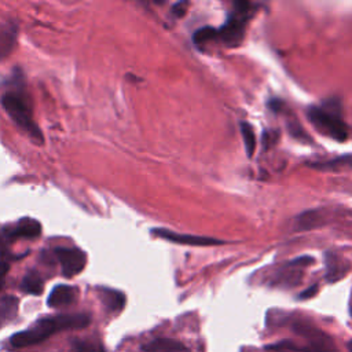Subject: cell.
Returning <instances> with one entry per match:
<instances>
[{
  "mask_svg": "<svg viewBox=\"0 0 352 352\" xmlns=\"http://www.w3.org/2000/svg\"><path fill=\"white\" fill-rule=\"evenodd\" d=\"M18 307L19 300L15 296H4L0 298V329L16 316Z\"/></svg>",
  "mask_w": 352,
  "mask_h": 352,
  "instance_id": "cell-14",
  "label": "cell"
},
{
  "mask_svg": "<svg viewBox=\"0 0 352 352\" xmlns=\"http://www.w3.org/2000/svg\"><path fill=\"white\" fill-rule=\"evenodd\" d=\"M216 37H219V30L214 29V28H212V26H205V28L198 29V30L194 33L192 40H194L195 45L201 47L202 44H206L208 41L214 40Z\"/></svg>",
  "mask_w": 352,
  "mask_h": 352,
  "instance_id": "cell-20",
  "label": "cell"
},
{
  "mask_svg": "<svg viewBox=\"0 0 352 352\" xmlns=\"http://www.w3.org/2000/svg\"><path fill=\"white\" fill-rule=\"evenodd\" d=\"M89 315L87 314H60L55 316L41 318L32 327L18 331L11 337V344L16 348H23L29 345H36L47 340L52 333L67 330V329H81L89 324Z\"/></svg>",
  "mask_w": 352,
  "mask_h": 352,
  "instance_id": "cell-1",
  "label": "cell"
},
{
  "mask_svg": "<svg viewBox=\"0 0 352 352\" xmlns=\"http://www.w3.org/2000/svg\"><path fill=\"white\" fill-rule=\"evenodd\" d=\"M348 271L346 263L336 254H326V279L327 282L340 280Z\"/></svg>",
  "mask_w": 352,
  "mask_h": 352,
  "instance_id": "cell-13",
  "label": "cell"
},
{
  "mask_svg": "<svg viewBox=\"0 0 352 352\" xmlns=\"http://www.w3.org/2000/svg\"><path fill=\"white\" fill-rule=\"evenodd\" d=\"M312 168L319 169V170H340V169H345L348 166H352V154H346V155H340L327 161H319V162H312L311 164Z\"/></svg>",
  "mask_w": 352,
  "mask_h": 352,
  "instance_id": "cell-16",
  "label": "cell"
},
{
  "mask_svg": "<svg viewBox=\"0 0 352 352\" xmlns=\"http://www.w3.org/2000/svg\"><path fill=\"white\" fill-rule=\"evenodd\" d=\"M346 346H348V351H349V352H352V340H349V341H348Z\"/></svg>",
  "mask_w": 352,
  "mask_h": 352,
  "instance_id": "cell-25",
  "label": "cell"
},
{
  "mask_svg": "<svg viewBox=\"0 0 352 352\" xmlns=\"http://www.w3.org/2000/svg\"><path fill=\"white\" fill-rule=\"evenodd\" d=\"M18 37V25L14 21H8L0 26V60L8 58L12 52Z\"/></svg>",
  "mask_w": 352,
  "mask_h": 352,
  "instance_id": "cell-11",
  "label": "cell"
},
{
  "mask_svg": "<svg viewBox=\"0 0 352 352\" xmlns=\"http://www.w3.org/2000/svg\"><path fill=\"white\" fill-rule=\"evenodd\" d=\"M241 135L243 139V144H245V151L248 157H252L256 148V135H254V129L249 122H241Z\"/></svg>",
  "mask_w": 352,
  "mask_h": 352,
  "instance_id": "cell-19",
  "label": "cell"
},
{
  "mask_svg": "<svg viewBox=\"0 0 352 352\" xmlns=\"http://www.w3.org/2000/svg\"><path fill=\"white\" fill-rule=\"evenodd\" d=\"M10 270V264L7 261H0V289L3 287L4 285V280H6V275Z\"/></svg>",
  "mask_w": 352,
  "mask_h": 352,
  "instance_id": "cell-23",
  "label": "cell"
},
{
  "mask_svg": "<svg viewBox=\"0 0 352 352\" xmlns=\"http://www.w3.org/2000/svg\"><path fill=\"white\" fill-rule=\"evenodd\" d=\"M77 294H78V289H76L74 286L58 285L51 290L47 304L51 308H60L72 304L77 298Z\"/></svg>",
  "mask_w": 352,
  "mask_h": 352,
  "instance_id": "cell-10",
  "label": "cell"
},
{
  "mask_svg": "<svg viewBox=\"0 0 352 352\" xmlns=\"http://www.w3.org/2000/svg\"><path fill=\"white\" fill-rule=\"evenodd\" d=\"M312 263L311 257H298L296 260L289 261L275 274V283L280 286L293 287L300 283L302 278V268Z\"/></svg>",
  "mask_w": 352,
  "mask_h": 352,
  "instance_id": "cell-9",
  "label": "cell"
},
{
  "mask_svg": "<svg viewBox=\"0 0 352 352\" xmlns=\"http://www.w3.org/2000/svg\"><path fill=\"white\" fill-rule=\"evenodd\" d=\"M292 329L305 340V344H298L297 346L296 342H292L290 352H337L333 338L312 323L296 320L293 322Z\"/></svg>",
  "mask_w": 352,
  "mask_h": 352,
  "instance_id": "cell-4",
  "label": "cell"
},
{
  "mask_svg": "<svg viewBox=\"0 0 352 352\" xmlns=\"http://www.w3.org/2000/svg\"><path fill=\"white\" fill-rule=\"evenodd\" d=\"M307 117L314 128L337 142H344L348 138V128L341 116L338 100H327L320 106H312L307 111Z\"/></svg>",
  "mask_w": 352,
  "mask_h": 352,
  "instance_id": "cell-2",
  "label": "cell"
},
{
  "mask_svg": "<svg viewBox=\"0 0 352 352\" xmlns=\"http://www.w3.org/2000/svg\"><path fill=\"white\" fill-rule=\"evenodd\" d=\"M21 289L28 294L40 296L43 293V289H44V282L36 271H29L22 279Z\"/></svg>",
  "mask_w": 352,
  "mask_h": 352,
  "instance_id": "cell-17",
  "label": "cell"
},
{
  "mask_svg": "<svg viewBox=\"0 0 352 352\" xmlns=\"http://www.w3.org/2000/svg\"><path fill=\"white\" fill-rule=\"evenodd\" d=\"M144 352H190V349L179 340L157 338L143 345Z\"/></svg>",
  "mask_w": 352,
  "mask_h": 352,
  "instance_id": "cell-12",
  "label": "cell"
},
{
  "mask_svg": "<svg viewBox=\"0 0 352 352\" xmlns=\"http://www.w3.org/2000/svg\"><path fill=\"white\" fill-rule=\"evenodd\" d=\"M0 103L4 107L6 113L11 117V120L22 131H25L32 138V140H34L37 144L44 143V135L38 128V125L34 122L32 116V109L26 98L21 92H15V91L6 92L1 96Z\"/></svg>",
  "mask_w": 352,
  "mask_h": 352,
  "instance_id": "cell-3",
  "label": "cell"
},
{
  "mask_svg": "<svg viewBox=\"0 0 352 352\" xmlns=\"http://www.w3.org/2000/svg\"><path fill=\"white\" fill-rule=\"evenodd\" d=\"M99 296L103 304L106 305V308L110 311H121L125 305V296L118 290L100 287Z\"/></svg>",
  "mask_w": 352,
  "mask_h": 352,
  "instance_id": "cell-15",
  "label": "cell"
},
{
  "mask_svg": "<svg viewBox=\"0 0 352 352\" xmlns=\"http://www.w3.org/2000/svg\"><path fill=\"white\" fill-rule=\"evenodd\" d=\"M41 234V224L34 219H21L15 224H10L0 231V241L8 242L18 238H36Z\"/></svg>",
  "mask_w": 352,
  "mask_h": 352,
  "instance_id": "cell-7",
  "label": "cell"
},
{
  "mask_svg": "<svg viewBox=\"0 0 352 352\" xmlns=\"http://www.w3.org/2000/svg\"><path fill=\"white\" fill-rule=\"evenodd\" d=\"M349 308H351V314H352V294H351V304H349Z\"/></svg>",
  "mask_w": 352,
  "mask_h": 352,
  "instance_id": "cell-26",
  "label": "cell"
},
{
  "mask_svg": "<svg viewBox=\"0 0 352 352\" xmlns=\"http://www.w3.org/2000/svg\"><path fill=\"white\" fill-rule=\"evenodd\" d=\"M55 257L58 258L62 270V275L66 278H72L78 275L87 264V254L78 248H55Z\"/></svg>",
  "mask_w": 352,
  "mask_h": 352,
  "instance_id": "cell-6",
  "label": "cell"
},
{
  "mask_svg": "<svg viewBox=\"0 0 352 352\" xmlns=\"http://www.w3.org/2000/svg\"><path fill=\"white\" fill-rule=\"evenodd\" d=\"M323 223V214L319 210H307L297 217V227L300 230H309Z\"/></svg>",
  "mask_w": 352,
  "mask_h": 352,
  "instance_id": "cell-18",
  "label": "cell"
},
{
  "mask_svg": "<svg viewBox=\"0 0 352 352\" xmlns=\"http://www.w3.org/2000/svg\"><path fill=\"white\" fill-rule=\"evenodd\" d=\"M187 7H188V3H187V1H179V3L173 4L172 12H173L176 16H182V15L186 14Z\"/></svg>",
  "mask_w": 352,
  "mask_h": 352,
  "instance_id": "cell-22",
  "label": "cell"
},
{
  "mask_svg": "<svg viewBox=\"0 0 352 352\" xmlns=\"http://www.w3.org/2000/svg\"><path fill=\"white\" fill-rule=\"evenodd\" d=\"M316 292H318V285H314V286H309L308 289H305L298 297L302 298V300H307V298L314 297L316 294Z\"/></svg>",
  "mask_w": 352,
  "mask_h": 352,
  "instance_id": "cell-24",
  "label": "cell"
},
{
  "mask_svg": "<svg viewBox=\"0 0 352 352\" xmlns=\"http://www.w3.org/2000/svg\"><path fill=\"white\" fill-rule=\"evenodd\" d=\"M234 11L228 15L226 23L219 29V37L227 47H236L245 37L246 22L250 16L252 4L238 1L234 4Z\"/></svg>",
  "mask_w": 352,
  "mask_h": 352,
  "instance_id": "cell-5",
  "label": "cell"
},
{
  "mask_svg": "<svg viewBox=\"0 0 352 352\" xmlns=\"http://www.w3.org/2000/svg\"><path fill=\"white\" fill-rule=\"evenodd\" d=\"M72 352H104V351L98 344H92V342H87V341H76L73 344Z\"/></svg>",
  "mask_w": 352,
  "mask_h": 352,
  "instance_id": "cell-21",
  "label": "cell"
},
{
  "mask_svg": "<svg viewBox=\"0 0 352 352\" xmlns=\"http://www.w3.org/2000/svg\"><path fill=\"white\" fill-rule=\"evenodd\" d=\"M153 234L160 236V238H164L166 241H170L173 243L188 245V246H214V245H223L224 243V241L216 239V238H212V236L179 234V232L165 230V228H154Z\"/></svg>",
  "mask_w": 352,
  "mask_h": 352,
  "instance_id": "cell-8",
  "label": "cell"
}]
</instances>
